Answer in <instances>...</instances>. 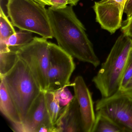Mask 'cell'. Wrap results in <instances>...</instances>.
Listing matches in <instances>:
<instances>
[{
    "label": "cell",
    "mask_w": 132,
    "mask_h": 132,
    "mask_svg": "<svg viewBox=\"0 0 132 132\" xmlns=\"http://www.w3.org/2000/svg\"><path fill=\"white\" fill-rule=\"evenodd\" d=\"M47 10L53 37L58 45L72 57L98 67L100 61L72 5L59 9L51 6Z\"/></svg>",
    "instance_id": "6da1fadb"
},
{
    "label": "cell",
    "mask_w": 132,
    "mask_h": 132,
    "mask_svg": "<svg viewBox=\"0 0 132 132\" xmlns=\"http://www.w3.org/2000/svg\"><path fill=\"white\" fill-rule=\"evenodd\" d=\"M132 49V38L123 34L120 35L92 79L102 97H109L119 90L124 68Z\"/></svg>",
    "instance_id": "7a4b0ae2"
},
{
    "label": "cell",
    "mask_w": 132,
    "mask_h": 132,
    "mask_svg": "<svg viewBox=\"0 0 132 132\" xmlns=\"http://www.w3.org/2000/svg\"><path fill=\"white\" fill-rule=\"evenodd\" d=\"M24 120L42 90L29 67L18 57L12 69L1 77Z\"/></svg>",
    "instance_id": "3957f363"
},
{
    "label": "cell",
    "mask_w": 132,
    "mask_h": 132,
    "mask_svg": "<svg viewBox=\"0 0 132 132\" xmlns=\"http://www.w3.org/2000/svg\"><path fill=\"white\" fill-rule=\"evenodd\" d=\"M6 6L14 27L46 39L54 38L45 5L36 0H8Z\"/></svg>",
    "instance_id": "277c9868"
},
{
    "label": "cell",
    "mask_w": 132,
    "mask_h": 132,
    "mask_svg": "<svg viewBox=\"0 0 132 132\" xmlns=\"http://www.w3.org/2000/svg\"><path fill=\"white\" fill-rule=\"evenodd\" d=\"M50 42L44 38L35 37L29 44L16 52L27 65L42 91L48 90Z\"/></svg>",
    "instance_id": "5b68a950"
},
{
    "label": "cell",
    "mask_w": 132,
    "mask_h": 132,
    "mask_svg": "<svg viewBox=\"0 0 132 132\" xmlns=\"http://www.w3.org/2000/svg\"><path fill=\"white\" fill-rule=\"evenodd\" d=\"M75 68L73 57L58 45L50 42L47 90L55 91L72 86L70 79Z\"/></svg>",
    "instance_id": "8992f818"
},
{
    "label": "cell",
    "mask_w": 132,
    "mask_h": 132,
    "mask_svg": "<svg viewBox=\"0 0 132 132\" xmlns=\"http://www.w3.org/2000/svg\"><path fill=\"white\" fill-rule=\"evenodd\" d=\"M95 110L111 118L124 132H132V98L120 90L97 100Z\"/></svg>",
    "instance_id": "52a82bcc"
},
{
    "label": "cell",
    "mask_w": 132,
    "mask_h": 132,
    "mask_svg": "<svg viewBox=\"0 0 132 132\" xmlns=\"http://www.w3.org/2000/svg\"><path fill=\"white\" fill-rule=\"evenodd\" d=\"M127 0H101L95 2L93 9L96 20L102 29L114 34L122 26Z\"/></svg>",
    "instance_id": "ba28073f"
},
{
    "label": "cell",
    "mask_w": 132,
    "mask_h": 132,
    "mask_svg": "<svg viewBox=\"0 0 132 132\" xmlns=\"http://www.w3.org/2000/svg\"><path fill=\"white\" fill-rule=\"evenodd\" d=\"M21 132H57L46 108L44 91H42L21 123Z\"/></svg>",
    "instance_id": "9c48e42d"
},
{
    "label": "cell",
    "mask_w": 132,
    "mask_h": 132,
    "mask_svg": "<svg viewBox=\"0 0 132 132\" xmlns=\"http://www.w3.org/2000/svg\"><path fill=\"white\" fill-rule=\"evenodd\" d=\"M72 86L79 105L83 132H92L96 114L92 93L81 76L75 78Z\"/></svg>",
    "instance_id": "30bf717a"
},
{
    "label": "cell",
    "mask_w": 132,
    "mask_h": 132,
    "mask_svg": "<svg viewBox=\"0 0 132 132\" xmlns=\"http://www.w3.org/2000/svg\"><path fill=\"white\" fill-rule=\"evenodd\" d=\"M55 126L57 132H83L79 105L75 96L62 108Z\"/></svg>",
    "instance_id": "8fae6325"
},
{
    "label": "cell",
    "mask_w": 132,
    "mask_h": 132,
    "mask_svg": "<svg viewBox=\"0 0 132 132\" xmlns=\"http://www.w3.org/2000/svg\"><path fill=\"white\" fill-rule=\"evenodd\" d=\"M0 110L12 123L22 122V119L17 106L1 79L0 83Z\"/></svg>",
    "instance_id": "7c38bea8"
},
{
    "label": "cell",
    "mask_w": 132,
    "mask_h": 132,
    "mask_svg": "<svg viewBox=\"0 0 132 132\" xmlns=\"http://www.w3.org/2000/svg\"><path fill=\"white\" fill-rule=\"evenodd\" d=\"M92 132H125L122 128L108 116L97 111Z\"/></svg>",
    "instance_id": "4fadbf2b"
},
{
    "label": "cell",
    "mask_w": 132,
    "mask_h": 132,
    "mask_svg": "<svg viewBox=\"0 0 132 132\" xmlns=\"http://www.w3.org/2000/svg\"><path fill=\"white\" fill-rule=\"evenodd\" d=\"M32 33L30 31L20 30L11 35L5 43L11 51L16 52L33 40L34 37Z\"/></svg>",
    "instance_id": "5bb4252c"
},
{
    "label": "cell",
    "mask_w": 132,
    "mask_h": 132,
    "mask_svg": "<svg viewBox=\"0 0 132 132\" xmlns=\"http://www.w3.org/2000/svg\"><path fill=\"white\" fill-rule=\"evenodd\" d=\"M46 108L52 124L55 125L62 108L57 98L54 91H44Z\"/></svg>",
    "instance_id": "9a60e30c"
},
{
    "label": "cell",
    "mask_w": 132,
    "mask_h": 132,
    "mask_svg": "<svg viewBox=\"0 0 132 132\" xmlns=\"http://www.w3.org/2000/svg\"><path fill=\"white\" fill-rule=\"evenodd\" d=\"M18 59L16 52L10 50L0 51V76H3L10 71Z\"/></svg>",
    "instance_id": "2e32d148"
},
{
    "label": "cell",
    "mask_w": 132,
    "mask_h": 132,
    "mask_svg": "<svg viewBox=\"0 0 132 132\" xmlns=\"http://www.w3.org/2000/svg\"><path fill=\"white\" fill-rule=\"evenodd\" d=\"M14 26L6 16L2 7L0 10V42H5L16 33Z\"/></svg>",
    "instance_id": "e0dca14e"
},
{
    "label": "cell",
    "mask_w": 132,
    "mask_h": 132,
    "mask_svg": "<svg viewBox=\"0 0 132 132\" xmlns=\"http://www.w3.org/2000/svg\"><path fill=\"white\" fill-rule=\"evenodd\" d=\"M132 78V49L130 52L120 82L119 90L124 89Z\"/></svg>",
    "instance_id": "ac0fdd59"
},
{
    "label": "cell",
    "mask_w": 132,
    "mask_h": 132,
    "mask_svg": "<svg viewBox=\"0 0 132 132\" xmlns=\"http://www.w3.org/2000/svg\"><path fill=\"white\" fill-rule=\"evenodd\" d=\"M55 95L59 101L60 105L62 106L67 105L73 98L71 93L67 87L54 91Z\"/></svg>",
    "instance_id": "d6986e66"
},
{
    "label": "cell",
    "mask_w": 132,
    "mask_h": 132,
    "mask_svg": "<svg viewBox=\"0 0 132 132\" xmlns=\"http://www.w3.org/2000/svg\"><path fill=\"white\" fill-rule=\"evenodd\" d=\"M121 31L124 35L132 39V16L122 23Z\"/></svg>",
    "instance_id": "ffe728a7"
},
{
    "label": "cell",
    "mask_w": 132,
    "mask_h": 132,
    "mask_svg": "<svg viewBox=\"0 0 132 132\" xmlns=\"http://www.w3.org/2000/svg\"><path fill=\"white\" fill-rule=\"evenodd\" d=\"M68 4V0H52L51 6L59 9L64 8Z\"/></svg>",
    "instance_id": "44dd1931"
},
{
    "label": "cell",
    "mask_w": 132,
    "mask_h": 132,
    "mask_svg": "<svg viewBox=\"0 0 132 132\" xmlns=\"http://www.w3.org/2000/svg\"><path fill=\"white\" fill-rule=\"evenodd\" d=\"M124 13L127 15V18L132 16V0H127L124 8Z\"/></svg>",
    "instance_id": "7402d4cb"
},
{
    "label": "cell",
    "mask_w": 132,
    "mask_h": 132,
    "mask_svg": "<svg viewBox=\"0 0 132 132\" xmlns=\"http://www.w3.org/2000/svg\"><path fill=\"white\" fill-rule=\"evenodd\" d=\"M121 91L123 94L132 98V78L124 89Z\"/></svg>",
    "instance_id": "603a6c76"
},
{
    "label": "cell",
    "mask_w": 132,
    "mask_h": 132,
    "mask_svg": "<svg viewBox=\"0 0 132 132\" xmlns=\"http://www.w3.org/2000/svg\"><path fill=\"white\" fill-rule=\"evenodd\" d=\"M38 2L44 4V5H47V6H52V0H36Z\"/></svg>",
    "instance_id": "cb8c5ba5"
},
{
    "label": "cell",
    "mask_w": 132,
    "mask_h": 132,
    "mask_svg": "<svg viewBox=\"0 0 132 132\" xmlns=\"http://www.w3.org/2000/svg\"><path fill=\"white\" fill-rule=\"evenodd\" d=\"M69 4V5H72V6H75L78 4L79 0H68Z\"/></svg>",
    "instance_id": "d4e9b609"
},
{
    "label": "cell",
    "mask_w": 132,
    "mask_h": 132,
    "mask_svg": "<svg viewBox=\"0 0 132 132\" xmlns=\"http://www.w3.org/2000/svg\"><path fill=\"white\" fill-rule=\"evenodd\" d=\"M1 1H2V0H1Z\"/></svg>",
    "instance_id": "484cf974"
}]
</instances>
